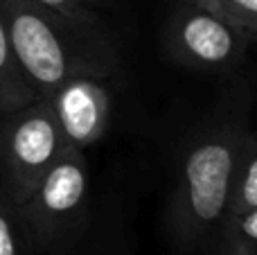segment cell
Here are the masks:
<instances>
[{
  "label": "cell",
  "instance_id": "6da1fadb",
  "mask_svg": "<svg viewBox=\"0 0 257 255\" xmlns=\"http://www.w3.org/2000/svg\"><path fill=\"white\" fill-rule=\"evenodd\" d=\"M0 14L36 97L48 99L77 75L111 77L120 68L117 45L99 21L63 16L36 0H0Z\"/></svg>",
  "mask_w": 257,
  "mask_h": 255
},
{
  "label": "cell",
  "instance_id": "7a4b0ae2",
  "mask_svg": "<svg viewBox=\"0 0 257 255\" xmlns=\"http://www.w3.org/2000/svg\"><path fill=\"white\" fill-rule=\"evenodd\" d=\"M244 136L239 124H223L196 140L183 158L172 212V228L183 246H201L221 233Z\"/></svg>",
  "mask_w": 257,
  "mask_h": 255
},
{
  "label": "cell",
  "instance_id": "3957f363",
  "mask_svg": "<svg viewBox=\"0 0 257 255\" xmlns=\"http://www.w3.org/2000/svg\"><path fill=\"white\" fill-rule=\"evenodd\" d=\"M68 147L50 99L39 97L0 115V192L14 210L32 197Z\"/></svg>",
  "mask_w": 257,
  "mask_h": 255
},
{
  "label": "cell",
  "instance_id": "277c9868",
  "mask_svg": "<svg viewBox=\"0 0 257 255\" xmlns=\"http://www.w3.org/2000/svg\"><path fill=\"white\" fill-rule=\"evenodd\" d=\"M88 163L84 149L68 147L18 208L32 237L45 251H63L77 239L86 219Z\"/></svg>",
  "mask_w": 257,
  "mask_h": 255
},
{
  "label": "cell",
  "instance_id": "5b68a950",
  "mask_svg": "<svg viewBox=\"0 0 257 255\" xmlns=\"http://www.w3.org/2000/svg\"><path fill=\"white\" fill-rule=\"evenodd\" d=\"M248 36L196 0H178L169 16L172 52L194 68H230L244 57Z\"/></svg>",
  "mask_w": 257,
  "mask_h": 255
},
{
  "label": "cell",
  "instance_id": "8992f818",
  "mask_svg": "<svg viewBox=\"0 0 257 255\" xmlns=\"http://www.w3.org/2000/svg\"><path fill=\"white\" fill-rule=\"evenodd\" d=\"M106 77L77 75L63 81L52 95L50 106L70 147L86 149L104 138L111 117V95L104 86Z\"/></svg>",
  "mask_w": 257,
  "mask_h": 255
},
{
  "label": "cell",
  "instance_id": "52a82bcc",
  "mask_svg": "<svg viewBox=\"0 0 257 255\" xmlns=\"http://www.w3.org/2000/svg\"><path fill=\"white\" fill-rule=\"evenodd\" d=\"M34 99L39 97L30 88L21 66H18L7 34V25H5V18L0 14V115L16 111Z\"/></svg>",
  "mask_w": 257,
  "mask_h": 255
},
{
  "label": "cell",
  "instance_id": "ba28073f",
  "mask_svg": "<svg viewBox=\"0 0 257 255\" xmlns=\"http://www.w3.org/2000/svg\"><path fill=\"white\" fill-rule=\"evenodd\" d=\"M253 208H257V131H253V134L246 131L239 154H237L230 206H228L226 219L241 215V212H248Z\"/></svg>",
  "mask_w": 257,
  "mask_h": 255
},
{
  "label": "cell",
  "instance_id": "9c48e42d",
  "mask_svg": "<svg viewBox=\"0 0 257 255\" xmlns=\"http://www.w3.org/2000/svg\"><path fill=\"white\" fill-rule=\"evenodd\" d=\"M219 251L221 255H257V208L223 221Z\"/></svg>",
  "mask_w": 257,
  "mask_h": 255
},
{
  "label": "cell",
  "instance_id": "30bf717a",
  "mask_svg": "<svg viewBox=\"0 0 257 255\" xmlns=\"http://www.w3.org/2000/svg\"><path fill=\"white\" fill-rule=\"evenodd\" d=\"M246 34H257V0H196Z\"/></svg>",
  "mask_w": 257,
  "mask_h": 255
},
{
  "label": "cell",
  "instance_id": "8fae6325",
  "mask_svg": "<svg viewBox=\"0 0 257 255\" xmlns=\"http://www.w3.org/2000/svg\"><path fill=\"white\" fill-rule=\"evenodd\" d=\"M57 14L79 21H102V14L115 5V0H36Z\"/></svg>",
  "mask_w": 257,
  "mask_h": 255
},
{
  "label": "cell",
  "instance_id": "7c38bea8",
  "mask_svg": "<svg viewBox=\"0 0 257 255\" xmlns=\"http://www.w3.org/2000/svg\"><path fill=\"white\" fill-rule=\"evenodd\" d=\"M7 208H12V206L7 203L5 194L0 192V255H21Z\"/></svg>",
  "mask_w": 257,
  "mask_h": 255
}]
</instances>
